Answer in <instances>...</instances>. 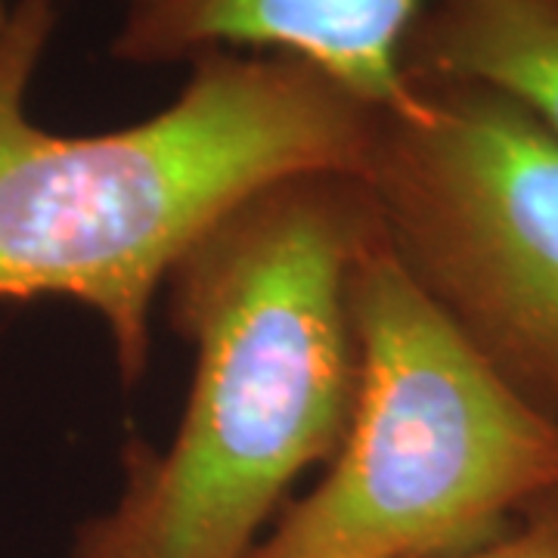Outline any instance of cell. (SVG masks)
Wrapping results in <instances>:
<instances>
[{
  "instance_id": "cell-1",
  "label": "cell",
  "mask_w": 558,
  "mask_h": 558,
  "mask_svg": "<svg viewBox=\"0 0 558 558\" xmlns=\"http://www.w3.org/2000/svg\"><path fill=\"white\" fill-rule=\"evenodd\" d=\"M379 220L354 171L260 186L165 282L196 369L165 450L128 444L124 487L72 558H248L304 469L332 462L354 416L351 277Z\"/></svg>"
},
{
  "instance_id": "cell-2",
  "label": "cell",
  "mask_w": 558,
  "mask_h": 558,
  "mask_svg": "<svg viewBox=\"0 0 558 558\" xmlns=\"http://www.w3.org/2000/svg\"><path fill=\"white\" fill-rule=\"evenodd\" d=\"M62 0H13L0 32V299H69L102 319L124 385L186 248L260 186L363 171L376 106L307 62L211 50L161 112L106 134H50L28 90Z\"/></svg>"
},
{
  "instance_id": "cell-3",
  "label": "cell",
  "mask_w": 558,
  "mask_h": 558,
  "mask_svg": "<svg viewBox=\"0 0 558 558\" xmlns=\"http://www.w3.org/2000/svg\"><path fill=\"white\" fill-rule=\"evenodd\" d=\"M354 416L248 558H444L558 502V425L459 339L376 233L351 277Z\"/></svg>"
},
{
  "instance_id": "cell-4",
  "label": "cell",
  "mask_w": 558,
  "mask_h": 558,
  "mask_svg": "<svg viewBox=\"0 0 558 558\" xmlns=\"http://www.w3.org/2000/svg\"><path fill=\"white\" fill-rule=\"evenodd\" d=\"M360 178L403 274L558 425L556 134L490 84L403 75Z\"/></svg>"
},
{
  "instance_id": "cell-5",
  "label": "cell",
  "mask_w": 558,
  "mask_h": 558,
  "mask_svg": "<svg viewBox=\"0 0 558 558\" xmlns=\"http://www.w3.org/2000/svg\"><path fill=\"white\" fill-rule=\"evenodd\" d=\"M438 0H128L112 60L178 65L211 53L307 62L357 100L385 109L403 94L400 53Z\"/></svg>"
},
{
  "instance_id": "cell-6",
  "label": "cell",
  "mask_w": 558,
  "mask_h": 558,
  "mask_svg": "<svg viewBox=\"0 0 558 558\" xmlns=\"http://www.w3.org/2000/svg\"><path fill=\"white\" fill-rule=\"evenodd\" d=\"M400 69L490 84L558 137V0H438L410 28Z\"/></svg>"
},
{
  "instance_id": "cell-7",
  "label": "cell",
  "mask_w": 558,
  "mask_h": 558,
  "mask_svg": "<svg viewBox=\"0 0 558 558\" xmlns=\"http://www.w3.org/2000/svg\"><path fill=\"white\" fill-rule=\"evenodd\" d=\"M444 558H558V502L539 509L494 543Z\"/></svg>"
},
{
  "instance_id": "cell-8",
  "label": "cell",
  "mask_w": 558,
  "mask_h": 558,
  "mask_svg": "<svg viewBox=\"0 0 558 558\" xmlns=\"http://www.w3.org/2000/svg\"><path fill=\"white\" fill-rule=\"evenodd\" d=\"M10 0H0V32H3V25H7V20H10Z\"/></svg>"
}]
</instances>
